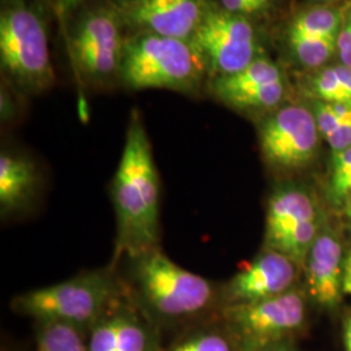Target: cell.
Segmentation results:
<instances>
[{"label":"cell","mask_w":351,"mask_h":351,"mask_svg":"<svg viewBox=\"0 0 351 351\" xmlns=\"http://www.w3.org/2000/svg\"><path fill=\"white\" fill-rule=\"evenodd\" d=\"M37 351H88V335L56 322L37 323Z\"/></svg>","instance_id":"d6986e66"},{"label":"cell","mask_w":351,"mask_h":351,"mask_svg":"<svg viewBox=\"0 0 351 351\" xmlns=\"http://www.w3.org/2000/svg\"><path fill=\"white\" fill-rule=\"evenodd\" d=\"M112 1L123 11V10H126L129 7H133V5L138 4L139 1H142V0H112Z\"/></svg>","instance_id":"4dcf8cb0"},{"label":"cell","mask_w":351,"mask_h":351,"mask_svg":"<svg viewBox=\"0 0 351 351\" xmlns=\"http://www.w3.org/2000/svg\"><path fill=\"white\" fill-rule=\"evenodd\" d=\"M216 4L228 12L249 19L268 12L272 8L274 0H217Z\"/></svg>","instance_id":"cb8c5ba5"},{"label":"cell","mask_w":351,"mask_h":351,"mask_svg":"<svg viewBox=\"0 0 351 351\" xmlns=\"http://www.w3.org/2000/svg\"><path fill=\"white\" fill-rule=\"evenodd\" d=\"M314 111L323 139L339 128L351 123V103H324L315 101L310 106Z\"/></svg>","instance_id":"7402d4cb"},{"label":"cell","mask_w":351,"mask_h":351,"mask_svg":"<svg viewBox=\"0 0 351 351\" xmlns=\"http://www.w3.org/2000/svg\"><path fill=\"white\" fill-rule=\"evenodd\" d=\"M328 213L315 180L274 181L265 201L262 246L287 254L303 268Z\"/></svg>","instance_id":"ba28073f"},{"label":"cell","mask_w":351,"mask_h":351,"mask_svg":"<svg viewBox=\"0 0 351 351\" xmlns=\"http://www.w3.org/2000/svg\"><path fill=\"white\" fill-rule=\"evenodd\" d=\"M208 75L189 40L152 33H129L123 51L119 85L126 90L165 88L198 95Z\"/></svg>","instance_id":"8992f818"},{"label":"cell","mask_w":351,"mask_h":351,"mask_svg":"<svg viewBox=\"0 0 351 351\" xmlns=\"http://www.w3.org/2000/svg\"><path fill=\"white\" fill-rule=\"evenodd\" d=\"M335 71L339 75L341 82L343 84V86L348 88V91L351 94V68L346 65H341V66H335Z\"/></svg>","instance_id":"f1b7e54d"},{"label":"cell","mask_w":351,"mask_h":351,"mask_svg":"<svg viewBox=\"0 0 351 351\" xmlns=\"http://www.w3.org/2000/svg\"><path fill=\"white\" fill-rule=\"evenodd\" d=\"M42 191L37 162L26 152L4 149L0 152V216L10 220L36 206Z\"/></svg>","instance_id":"2e32d148"},{"label":"cell","mask_w":351,"mask_h":351,"mask_svg":"<svg viewBox=\"0 0 351 351\" xmlns=\"http://www.w3.org/2000/svg\"><path fill=\"white\" fill-rule=\"evenodd\" d=\"M191 47L199 56L208 80L232 75L262 58L259 38L250 20L228 12L211 1L193 37Z\"/></svg>","instance_id":"30bf717a"},{"label":"cell","mask_w":351,"mask_h":351,"mask_svg":"<svg viewBox=\"0 0 351 351\" xmlns=\"http://www.w3.org/2000/svg\"><path fill=\"white\" fill-rule=\"evenodd\" d=\"M316 184L328 211L336 216L351 193V147L330 154L326 175Z\"/></svg>","instance_id":"e0dca14e"},{"label":"cell","mask_w":351,"mask_h":351,"mask_svg":"<svg viewBox=\"0 0 351 351\" xmlns=\"http://www.w3.org/2000/svg\"><path fill=\"white\" fill-rule=\"evenodd\" d=\"M265 351H301L298 350L294 345L293 346H281V348H275V349H271V350Z\"/></svg>","instance_id":"1f68e13d"},{"label":"cell","mask_w":351,"mask_h":351,"mask_svg":"<svg viewBox=\"0 0 351 351\" xmlns=\"http://www.w3.org/2000/svg\"><path fill=\"white\" fill-rule=\"evenodd\" d=\"M341 20V14L333 10L319 8L302 12L290 23L287 36L339 37Z\"/></svg>","instance_id":"ffe728a7"},{"label":"cell","mask_w":351,"mask_h":351,"mask_svg":"<svg viewBox=\"0 0 351 351\" xmlns=\"http://www.w3.org/2000/svg\"><path fill=\"white\" fill-rule=\"evenodd\" d=\"M339 220V226L342 228L346 239L349 241V245L351 246V193L349 197L346 198L345 203L342 204L339 213L336 215Z\"/></svg>","instance_id":"4316f807"},{"label":"cell","mask_w":351,"mask_h":351,"mask_svg":"<svg viewBox=\"0 0 351 351\" xmlns=\"http://www.w3.org/2000/svg\"><path fill=\"white\" fill-rule=\"evenodd\" d=\"M342 62H343V65H346V66H350L351 68V53L350 55H348L346 58H343V59H342Z\"/></svg>","instance_id":"d6a6232c"},{"label":"cell","mask_w":351,"mask_h":351,"mask_svg":"<svg viewBox=\"0 0 351 351\" xmlns=\"http://www.w3.org/2000/svg\"><path fill=\"white\" fill-rule=\"evenodd\" d=\"M128 293L120 265L111 262L50 287L19 294L11 301V308L36 323H63L88 335Z\"/></svg>","instance_id":"3957f363"},{"label":"cell","mask_w":351,"mask_h":351,"mask_svg":"<svg viewBox=\"0 0 351 351\" xmlns=\"http://www.w3.org/2000/svg\"><path fill=\"white\" fill-rule=\"evenodd\" d=\"M315 101L324 103H351V94L343 86L335 68L326 69L313 81Z\"/></svg>","instance_id":"603a6c76"},{"label":"cell","mask_w":351,"mask_h":351,"mask_svg":"<svg viewBox=\"0 0 351 351\" xmlns=\"http://www.w3.org/2000/svg\"><path fill=\"white\" fill-rule=\"evenodd\" d=\"M0 66L3 80L24 97L55 85L43 0H0Z\"/></svg>","instance_id":"277c9868"},{"label":"cell","mask_w":351,"mask_h":351,"mask_svg":"<svg viewBox=\"0 0 351 351\" xmlns=\"http://www.w3.org/2000/svg\"><path fill=\"white\" fill-rule=\"evenodd\" d=\"M165 351H237L219 315L195 328Z\"/></svg>","instance_id":"ac0fdd59"},{"label":"cell","mask_w":351,"mask_h":351,"mask_svg":"<svg viewBox=\"0 0 351 351\" xmlns=\"http://www.w3.org/2000/svg\"><path fill=\"white\" fill-rule=\"evenodd\" d=\"M213 0H142L123 10L129 33H152L189 40Z\"/></svg>","instance_id":"9a60e30c"},{"label":"cell","mask_w":351,"mask_h":351,"mask_svg":"<svg viewBox=\"0 0 351 351\" xmlns=\"http://www.w3.org/2000/svg\"><path fill=\"white\" fill-rule=\"evenodd\" d=\"M21 95L19 91L7 84L4 80L1 81L0 90V120L3 125H8L16 121L20 114L17 97Z\"/></svg>","instance_id":"d4e9b609"},{"label":"cell","mask_w":351,"mask_h":351,"mask_svg":"<svg viewBox=\"0 0 351 351\" xmlns=\"http://www.w3.org/2000/svg\"><path fill=\"white\" fill-rule=\"evenodd\" d=\"M342 342L345 351H351V307L346 310L342 319Z\"/></svg>","instance_id":"83f0119b"},{"label":"cell","mask_w":351,"mask_h":351,"mask_svg":"<svg viewBox=\"0 0 351 351\" xmlns=\"http://www.w3.org/2000/svg\"><path fill=\"white\" fill-rule=\"evenodd\" d=\"M129 290V289H128ZM162 330L128 293L88 333V351H160Z\"/></svg>","instance_id":"5bb4252c"},{"label":"cell","mask_w":351,"mask_h":351,"mask_svg":"<svg viewBox=\"0 0 351 351\" xmlns=\"http://www.w3.org/2000/svg\"><path fill=\"white\" fill-rule=\"evenodd\" d=\"M351 246L339 220L328 213L303 263L304 289L315 311L337 315L343 306V274Z\"/></svg>","instance_id":"8fae6325"},{"label":"cell","mask_w":351,"mask_h":351,"mask_svg":"<svg viewBox=\"0 0 351 351\" xmlns=\"http://www.w3.org/2000/svg\"><path fill=\"white\" fill-rule=\"evenodd\" d=\"M314 311L301 285L275 298L224 307L219 319L237 351H265L295 345L307 333Z\"/></svg>","instance_id":"52a82bcc"},{"label":"cell","mask_w":351,"mask_h":351,"mask_svg":"<svg viewBox=\"0 0 351 351\" xmlns=\"http://www.w3.org/2000/svg\"><path fill=\"white\" fill-rule=\"evenodd\" d=\"M256 124L262 160L274 181L307 178L323 138L313 108L285 103Z\"/></svg>","instance_id":"9c48e42d"},{"label":"cell","mask_w":351,"mask_h":351,"mask_svg":"<svg viewBox=\"0 0 351 351\" xmlns=\"http://www.w3.org/2000/svg\"><path fill=\"white\" fill-rule=\"evenodd\" d=\"M337 49L339 50L341 59L346 58L351 53V14L345 20V24L339 30L337 37Z\"/></svg>","instance_id":"484cf974"},{"label":"cell","mask_w":351,"mask_h":351,"mask_svg":"<svg viewBox=\"0 0 351 351\" xmlns=\"http://www.w3.org/2000/svg\"><path fill=\"white\" fill-rule=\"evenodd\" d=\"M303 268L284 252L261 247L224 282H220L221 308L264 301L300 288Z\"/></svg>","instance_id":"4fadbf2b"},{"label":"cell","mask_w":351,"mask_h":351,"mask_svg":"<svg viewBox=\"0 0 351 351\" xmlns=\"http://www.w3.org/2000/svg\"><path fill=\"white\" fill-rule=\"evenodd\" d=\"M287 40L297 60L308 68L326 63L337 47V37L287 36Z\"/></svg>","instance_id":"44dd1931"},{"label":"cell","mask_w":351,"mask_h":351,"mask_svg":"<svg viewBox=\"0 0 351 351\" xmlns=\"http://www.w3.org/2000/svg\"><path fill=\"white\" fill-rule=\"evenodd\" d=\"M206 91L228 108L258 119L287 103V85L276 64L259 58L236 73L213 77Z\"/></svg>","instance_id":"7c38bea8"},{"label":"cell","mask_w":351,"mask_h":351,"mask_svg":"<svg viewBox=\"0 0 351 351\" xmlns=\"http://www.w3.org/2000/svg\"><path fill=\"white\" fill-rule=\"evenodd\" d=\"M119 263H125L121 274L132 298L160 330L210 320L221 310L220 282L182 268L162 247Z\"/></svg>","instance_id":"7a4b0ae2"},{"label":"cell","mask_w":351,"mask_h":351,"mask_svg":"<svg viewBox=\"0 0 351 351\" xmlns=\"http://www.w3.org/2000/svg\"><path fill=\"white\" fill-rule=\"evenodd\" d=\"M128 34L123 11L112 0H84L72 8L65 42L82 86L106 90L119 85Z\"/></svg>","instance_id":"5b68a950"},{"label":"cell","mask_w":351,"mask_h":351,"mask_svg":"<svg viewBox=\"0 0 351 351\" xmlns=\"http://www.w3.org/2000/svg\"><path fill=\"white\" fill-rule=\"evenodd\" d=\"M343 294L345 297H351V251L346 259V265H345V274H343Z\"/></svg>","instance_id":"f546056e"},{"label":"cell","mask_w":351,"mask_h":351,"mask_svg":"<svg viewBox=\"0 0 351 351\" xmlns=\"http://www.w3.org/2000/svg\"><path fill=\"white\" fill-rule=\"evenodd\" d=\"M116 217L112 263L162 247L160 176L142 113L133 110L111 182Z\"/></svg>","instance_id":"6da1fadb"}]
</instances>
